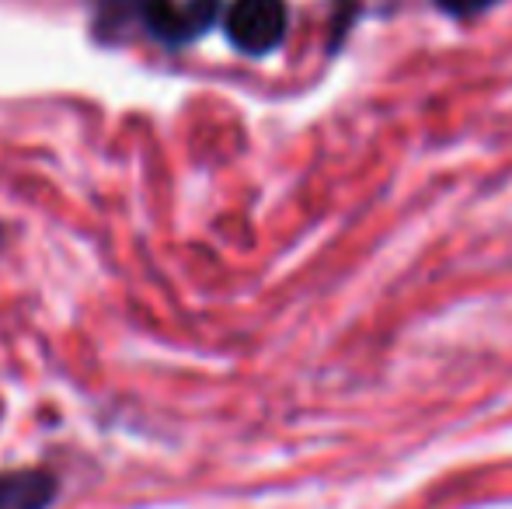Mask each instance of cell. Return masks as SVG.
<instances>
[{
	"instance_id": "1",
	"label": "cell",
	"mask_w": 512,
	"mask_h": 509,
	"mask_svg": "<svg viewBox=\"0 0 512 509\" xmlns=\"http://www.w3.org/2000/svg\"><path fill=\"white\" fill-rule=\"evenodd\" d=\"M133 7V18L164 46H185L199 39L216 21L220 0H192V4H175V0H122Z\"/></svg>"
},
{
	"instance_id": "3",
	"label": "cell",
	"mask_w": 512,
	"mask_h": 509,
	"mask_svg": "<svg viewBox=\"0 0 512 509\" xmlns=\"http://www.w3.org/2000/svg\"><path fill=\"white\" fill-rule=\"evenodd\" d=\"M60 499V482L46 468L0 471V509H49Z\"/></svg>"
},
{
	"instance_id": "4",
	"label": "cell",
	"mask_w": 512,
	"mask_h": 509,
	"mask_svg": "<svg viewBox=\"0 0 512 509\" xmlns=\"http://www.w3.org/2000/svg\"><path fill=\"white\" fill-rule=\"evenodd\" d=\"M436 4L450 14H478V11H485V7H492L495 0H436Z\"/></svg>"
},
{
	"instance_id": "2",
	"label": "cell",
	"mask_w": 512,
	"mask_h": 509,
	"mask_svg": "<svg viewBox=\"0 0 512 509\" xmlns=\"http://www.w3.org/2000/svg\"><path fill=\"white\" fill-rule=\"evenodd\" d=\"M290 28L286 0H234L227 7V39L248 56H265L279 49Z\"/></svg>"
}]
</instances>
